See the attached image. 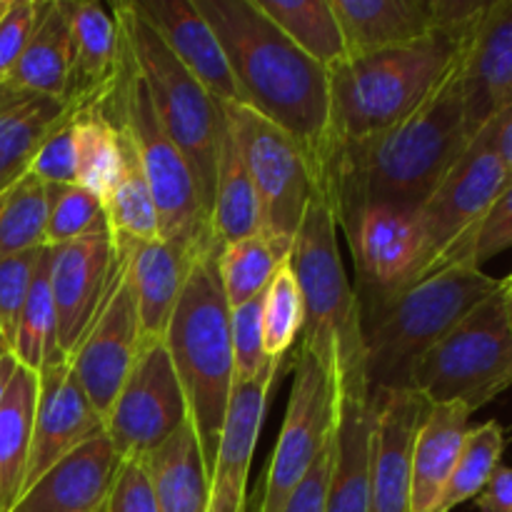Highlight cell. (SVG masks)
I'll return each instance as SVG.
<instances>
[{
  "label": "cell",
  "instance_id": "6da1fadb",
  "mask_svg": "<svg viewBox=\"0 0 512 512\" xmlns=\"http://www.w3.org/2000/svg\"><path fill=\"white\" fill-rule=\"evenodd\" d=\"M463 60V55H460ZM460 60L435 93L400 123L353 143H333L315 175L338 230L365 208L418 213L470 145Z\"/></svg>",
  "mask_w": 512,
  "mask_h": 512
},
{
  "label": "cell",
  "instance_id": "7a4b0ae2",
  "mask_svg": "<svg viewBox=\"0 0 512 512\" xmlns=\"http://www.w3.org/2000/svg\"><path fill=\"white\" fill-rule=\"evenodd\" d=\"M218 35L243 103L283 128L318 175L330 148V78L253 0H193Z\"/></svg>",
  "mask_w": 512,
  "mask_h": 512
},
{
  "label": "cell",
  "instance_id": "3957f363",
  "mask_svg": "<svg viewBox=\"0 0 512 512\" xmlns=\"http://www.w3.org/2000/svg\"><path fill=\"white\" fill-rule=\"evenodd\" d=\"M500 280L463 260L433 270L393 293H358L368 390H413L420 360L483 300Z\"/></svg>",
  "mask_w": 512,
  "mask_h": 512
},
{
  "label": "cell",
  "instance_id": "277c9868",
  "mask_svg": "<svg viewBox=\"0 0 512 512\" xmlns=\"http://www.w3.org/2000/svg\"><path fill=\"white\" fill-rule=\"evenodd\" d=\"M288 263L305 308L300 348L323 365L338 390V403L370 395L358 295L340 258L338 223L320 185L308 200Z\"/></svg>",
  "mask_w": 512,
  "mask_h": 512
},
{
  "label": "cell",
  "instance_id": "5b68a950",
  "mask_svg": "<svg viewBox=\"0 0 512 512\" xmlns=\"http://www.w3.org/2000/svg\"><path fill=\"white\" fill-rule=\"evenodd\" d=\"M218 253L220 243L215 238L195 253L163 335L175 375L183 385L208 478L235 388L230 305L220 285Z\"/></svg>",
  "mask_w": 512,
  "mask_h": 512
},
{
  "label": "cell",
  "instance_id": "8992f818",
  "mask_svg": "<svg viewBox=\"0 0 512 512\" xmlns=\"http://www.w3.org/2000/svg\"><path fill=\"white\" fill-rule=\"evenodd\" d=\"M473 28H440L413 45L335 65L328 73L330 145L370 138L415 113L458 65Z\"/></svg>",
  "mask_w": 512,
  "mask_h": 512
},
{
  "label": "cell",
  "instance_id": "52a82bcc",
  "mask_svg": "<svg viewBox=\"0 0 512 512\" xmlns=\"http://www.w3.org/2000/svg\"><path fill=\"white\" fill-rule=\"evenodd\" d=\"M113 13L118 18L130 60L148 90L155 115L193 173L200 203L210 223L220 133L225 125L223 105L170 53L168 45L133 8V3H115Z\"/></svg>",
  "mask_w": 512,
  "mask_h": 512
},
{
  "label": "cell",
  "instance_id": "ba28073f",
  "mask_svg": "<svg viewBox=\"0 0 512 512\" xmlns=\"http://www.w3.org/2000/svg\"><path fill=\"white\" fill-rule=\"evenodd\" d=\"M100 108L123 133L138 160L140 173H143L155 208H158L160 240L183 245L188 250L203 248L215 235L210 230L203 203H200L193 173H190L183 153L175 148V143L160 125L148 90L130 60L125 43L118 78Z\"/></svg>",
  "mask_w": 512,
  "mask_h": 512
},
{
  "label": "cell",
  "instance_id": "9c48e42d",
  "mask_svg": "<svg viewBox=\"0 0 512 512\" xmlns=\"http://www.w3.org/2000/svg\"><path fill=\"white\" fill-rule=\"evenodd\" d=\"M512 385V323L503 288L470 310L418 363L410 388L428 405L478 413Z\"/></svg>",
  "mask_w": 512,
  "mask_h": 512
},
{
  "label": "cell",
  "instance_id": "30bf717a",
  "mask_svg": "<svg viewBox=\"0 0 512 512\" xmlns=\"http://www.w3.org/2000/svg\"><path fill=\"white\" fill-rule=\"evenodd\" d=\"M220 105L258 193L263 235L290 250L308 200L318 188L310 160L283 128L250 105Z\"/></svg>",
  "mask_w": 512,
  "mask_h": 512
},
{
  "label": "cell",
  "instance_id": "8fae6325",
  "mask_svg": "<svg viewBox=\"0 0 512 512\" xmlns=\"http://www.w3.org/2000/svg\"><path fill=\"white\" fill-rule=\"evenodd\" d=\"M508 180L510 173L505 170L503 160L498 158L485 130H480L418 210L420 235H423L420 278L450 263H463V260L473 263L470 240L475 228L495 198L503 193Z\"/></svg>",
  "mask_w": 512,
  "mask_h": 512
},
{
  "label": "cell",
  "instance_id": "7c38bea8",
  "mask_svg": "<svg viewBox=\"0 0 512 512\" xmlns=\"http://www.w3.org/2000/svg\"><path fill=\"white\" fill-rule=\"evenodd\" d=\"M293 365V388L265 470L258 512L283 510L285 500L333 440L338 423V390L323 365L300 345Z\"/></svg>",
  "mask_w": 512,
  "mask_h": 512
},
{
  "label": "cell",
  "instance_id": "4fadbf2b",
  "mask_svg": "<svg viewBox=\"0 0 512 512\" xmlns=\"http://www.w3.org/2000/svg\"><path fill=\"white\" fill-rule=\"evenodd\" d=\"M188 403L163 340L143 343L123 388L103 418L120 460H143L188 423Z\"/></svg>",
  "mask_w": 512,
  "mask_h": 512
},
{
  "label": "cell",
  "instance_id": "5bb4252c",
  "mask_svg": "<svg viewBox=\"0 0 512 512\" xmlns=\"http://www.w3.org/2000/svg\"><path fill=\"white\" fill-rule=\"evenodd\" d=\"M115 253H118V265H115L113 283L105 295V303L100 305L93 325L68 358L75 380L88 395L90 405L98 410L100 418L108 415L115 395L123 388L125 378L143 348L128 265L118 248Z\"/></svg>",
  "mask_w": 512,
  "mask_h": 512
},
{
  "label": "cell",
  "instance_id": "9a60e30c",
  "mask_svg": "<svg viewBox=\"0 0 512 512\" xmlns=\"http://www.w3.org/2000/svg\"><path fill=\"white\" fill-rule=\"evenodd\" d=\"M118 253L108 225L70 243L48 248V283L58 318V343L65 358L73 355L93 325L113 283Z\"/></svg>",
  "mask_w": 512,
  "mask_h": 512
},
{
  "label": "cell",
  "instance_id": "2e32d148",
  "mask_svg": "<svg viewBox=\"0 0 512 512\" xmlns=\"http://www.w3.org/2000/svg\"><path fill=\"white\" fill-rule=\"evenodd\" d=\"M285 360L273 358L253 383L235 385L220 435L218 455L208 478L205 512H248V480L265 410Z\"/></svg>",
  "mask_w": 512,
  "mask_h": 512
},
{
  "label": "cell",
  "instance_id": "e0dca14e",
  "mask_svg": "<svg viewBox=\"0 0 512 512\" xmlns=\"http://www.w3.org/2000/svg\"><path fill=\"white\" fill-rule=\"evenodd\" d=\"M370 450V512H410V473L428 400L415 390H375Z\"/></svg>",
  "mask_w": 512,
  "mask_h": 512
},
{
  "label": "cell",
  "instance_id": "ac0fdd59",
  "mask_svg": "<svg viewBox=\"0 0 512 512\" xmlns=\"http://www.w3.org/2000/svg\"><path fill=\"white\" fill-rule=\"evenodd\" d=\"M343 233L358 268V293H393L420 278L423 235L418 213L385 205L365 208Z\"/></svg>",
  "mask_w": 512,
  "mask_h": 512
},
{
  "label": "cell",
  "instance_id": "d6986e66",
  "mask_svg": "<svg viewBox=\"0 0 512 512\" xmlns=\"http://www.w3.org/2000/svg\"><path fill=\"white\" fill-rule=\"evenodd\" d=\"M460 83L465 125L475 138L512 105V0H488L465 43Z\"/></svg>",
  "mask_w": 512,
  "mask_h": 512
},
{
  "label": "cell",
  "instance_id": "ffe728a7",
  "mask_svg": "<svg viewBox=\"0 0 512 512\" xmlns=\"http://www.w3.org/2000/svg\"><path fill=\"white\" fill-rule=\"evenodd\" d=\"M103 430V418L90 405L68 360L40 370L23 490L33 485L50 465H55L70 450L100 435Z\"/></svg>",
  "mask_w": 512,
  "mask_h": 512
},
{
  "label": "cell",
  "instance_id": "44dd1931",
  "mask_svg": "<svg viewBox=\"0 0 512 512\" xmlns=\"http://www.w3.org/2000/svg\"><path fill=\"white\" fill-rule=\"evenodd\" d=\"M120 455L105 430L50 465L8 512H95L105 505Z\"/></svg>",
  "mask_w": 512,
  "mask_h": 512
},
{
  "label": "cell",
  "instance_id": "7402d4cb",
  "mask_svg": "<svg viewBox=\"0 0 512 512\" xmlns=\"http://www.w3.org/2000/svg\"><path fill=\"white\" fill-rule=\"evenodd\" d=\"M133 8L218 103H243L223 45L193 0H133Z\"/></svg>",
  "mask_w": 512,
  "mask_h": 512
},
{
  "label": "cell",
  "instance_id": "603a6c76",
  "mask_svg": "<svg viewBox=\"0 0 512 512\" xmlns=\"http://www.w3.org/2000/svg\"><path fill=\"white\" fill-rule=\"evenodd\" d=\"M70 70L63 103L68 110L100 108L108 98L120 60H123V35L113 5L78 0L70 15Z\"/></svg>",
  "mask_w": 512,
  "mask_h": 512
},
{
  "label": "cell",
  "instance_id": "cb8c5ba5",
  "mask_svg": "<svg viewBox=\"0 0 512 512\" xmlns=\"http://www.w3.org/2000/svg\"><path fill=\"white\" fill-rule=\"evenodd\" d=\"M343 28L348 58L403 48L428 38L438 23V0H330Z\"/></svg>",
  "mask_w": 512,
  "mask_h": 512
},
{
  "label": "cell",
  "instance_id": "d4e9b609",
  "mask_svg": "<svg viewBox=\"0 0 512 512\" xmlns=\"http://www.w3.org/2000/svg\"><path fill=\"white\" fill-rule=\"evenodd\" d=\"M115 248L125 255L128 265L143 343L163 340L180 290L188 278L190 263L200 248L188 250L160 238L150 243L115 245Z\"/></svg>",
  "mask_w": 512,
  "mask_h": 512
},
{
  "label": "cell",
  "instance_id": "484cf974",
  "mask_svg": "<svg viewBox=\"0 0 512 512\" xmlns=\"http://www.w3.org/2000/svg\"><path fill=\"white\" fill-rule=\"evenodd\" d=\"M470 418L473 413L460 403L430 405L413 450L410 512L438 510L470 430Z\"/></svg>",
  "mask_w": 512,
  "mask_h": 512
},
{
  "label": "cell",
  "instance_id": "4316f807",
  "mask_svg": "<svg viewBox=\"0 0 512 512\" xmlns=\"http://www.w3.org/2000/svg\"><path fill=\"white\" fill-rule=\"evenodd\" d=\"M370 450H373L370 395L340 400L325 512H370Z\"/></svg>",
  "mask_w": 512,
  "mask_h": 512
},
{
  "label": "cell",
  "instance_id": "83f0119b",
  "mask_svg": "<svg viewBox=\"0 0 512 512\" xmlns=\"http://www.w3.org/2000/svg\"><path fill=\"white\" fill-rule=\"evenodd\" d=\"M70 15H73L70 0H48L23 55L0 85L63 103L68 88L70 45H73Z\"/></svg>",
  "mask_w": 512,
  "mask_h": 512
},
{
  "label": "cell",
  "instance_id": "f1b7e54d",
  "mask_svg": "<svg viewBox=\"0 0 512 512\" xmlns=\"http://www.w3.org/2000/svg\"><path fill=\"white\" fill-rule=\"evenodd\" d=\"M68 115L60 100L0 85V198L28 175L45 135Z\"/></svg>",
  "mask_w": 512,
  "mask_h": 512
},
{
  "label": "cell",
  "instance_id": "f546056e",
  "mask_svg": "<svg viewBox=\"0 0 512 512\" xmlns=\"http://www.w3.org/2000/svg\"><path fill=\"white\" fill-rule=\"evenodd\" d=\"M140 463L153 485L158 512H205L208 470L190 420Z\"/></svg>",
  "mask_w": 512,
  "mask_h": 512
},
{
  "label": "cell",
  "instance_id": "4dcf8cb0",
  "mask_svg": "<svg viewBox=\"0 0 512 512\" xmlns=\"http://www.w3.org/2000/svg\"><path fill=\"white\" fill-rule=\"evenodd\" d=\"M225 118V115H223ZM210 230L220 245L263 233V213L255 185L243 163L238 143L225 120L220 133L218 170H215L213 208H210Z\"/></svg>",
  "mask_w": 512,
  "mask_h": 512
},
{
  "label": "cell",
  "instance_id": "1f68e13d",
  "mask_svg": "<svg viewBox=\"0 0 512 512\" xmlns=\"http://www.w3.org/2000/svg\"><path fill=\"white\" fill-rule=\"evenodd\" d=\"M75 185L100 200H108L125 173L128 148L103 108L73 113Z\"/></svg>",
  "mask_w": 512,
  "mask_h": 512
},
{
  "label": "cell",
  "instance_id": "d6a6232c",
  "mask_svg": "<svg viewBox=\"0 0 512 512\" xmlns=\"http://www.w3.org/2000/svg\"><path fill=\"white\" fill-rule=\"evenodd\" d=\"M308 58L333 70L348 60L343 28L330 0H253Z\"/></svg>",
  "mask_w": 512,
  "mask_h": 512
},
{
  "label": "cell",
  "instance_id": "836d02e7",
  "mask_svg": "<svg viewBox=\"0 0 512 512\" xmlns=\"http://www.w3.org/2000/svg\"><path fill=\"white\" fill-rule=\"evenodd\" d=\"M13 358L20 368L38 375L40 370L50 368L55 363H63L58 343V318H55L53 293L48 283V245H45L40 263L35 268L33 283H30L28 300H25L23 315H20L18 333L13 343Z\"/></svg>",
  "mask_w": 512,
  "mask_h": 512
},
{
  "label": "cell",
  "instance_id": "e575fe53",
  "mask_svg": "<svg viewBox=\"0 0 512 512\" xmlns=\"http://www.w3.org/2000/svg\"><path fill=\"white\" fill-rule=\"evenodd\" d=\"M288 258L290 250L265 238L263 233L220 245L218 275L230 308L260 298Z\"/></svg>",
  "mask_w": 512,
  "mask_h": 512
},
{
  "label": "cell",
  "instance_id": "d590c367",
  "mask_svg": "<svg viewBox=\"0 0 512 512\" xmlns=\"http://www.w3.org/2000/svg\"><path fill=\"white\" fill-rule=\"evenodd\" d=\"M125 148H128L125 173L103 203L105 225H108L113 245L150 243V240L160 238L158 208H155V200L150 195L143 173H140V165L130 150L128 140H125Z\"/></svg>",
  "mask_w": 512,
  "mask_h": 512
},
{
  "label": "cell",
  "instance_id": "8d00e7d4",
  "mask_svg": "<svg viewBox=\"0 0 512 512\" xmlns=\"http://www.w3.org/2000/svg\"><path fill=\"white\" fill-rule=\"evenodd\" d=\"M503 453L505 430L498 420H488V423L470 428L468 435H465L458 463H455L453 475L445 485V493L435 512H450L458 505L478 498L485 485H488V480L493 478L495 470L503 465Z\"/></svg>",
  "mask_w": 512,
  "mask_h": 512
},
{
  "label": "cell",
  "instance_id": "74e56055",
  "mask_svg": "<svg viewBox=\"0 0 512 512\" xmlns=\"http://www.w3.org/2000/svg\"><path fill=\"white\" fill-rule=\"evenodd\" d=\"M48 195L45 185L25 175L0 198V263L45 245Z\"/></svg>",
  "mask_w": 512,
  "mask_h": 512
},
{
  "label": "cell",
  "instance_id": "f35d334b",
  "mask_svg": "<svg viewBox=\"0 0 512 512\" xmlns=\"http://www.w3.org/2000/svg\"><path fill=\"white\" fill-rule=\"evenodd\" d=\"M305 308L290 263H283L263 293V343L268 358L285 360L303 333Z\"/></svg>",
  "mask_w": 512,
  "mask_h": 512
},
{
  "label": "cell",
  "instance_id": "ab89813d",
  "mask_svg": "<svg viewBox=\"0 0 512 512\" xmlns=\"http://www.w3.org/2000/svg\"><path fill=\"white\" fill-rule=\"evenodd\" d=\"M45 195H48V223H45L48 248L105 228L100 200L78 185H45Z\"/></svg>",
  "mask_w": 512,
  "mask_h": 512
},
{
  "label": "cell",
  "instance_id": "60d3db41",
  "mask_svg": "<svg viewBox=\"0 0 512 512\" xmlns=\"http://www.w3.org/2000/svg\"><path fill=\"white\" fill-rule=\"evenodd\" d=\"M230 340H233L235 385L253 383L273 358L263 343V295L230 308Z\"/></svg>",
  "mask_w": 512,
  "mask_h": 512
},
{
  "label": "cell",
  "instance_id": "b9f144b4",
  "mask_svg": "<svg viewBox=\"0 0 512 512\" xmlns=\"http://www.w3.org/2000/svg\"><path fill=\"white\" fill-rule=\"evenodd\" d=\"M43 250L45 245L28 250V253L13 255V258L0 263V335H3V343L8 350H13L20 315H23L30 283H33Z\"/></svg>",
  "mask_w": 512,
  "mask_h": 512
},
{
  "label": "cell",
  "instance_id": "7bdbcfd3",
  "mask_svg": "<svg viewBox=\"0 0 512 512\" xmlns=\"http://www.w3.org/2000/svg\"><path fill=\"white\" fill-rule=\"evenodd\" d=\"M28 175L43 185H75V135L73 110L45 135L30 163Z\"/></svg>",
  "mask_w": 512,
  "mask_h": 512
},
{
  "label": "cell",
  "instance_id": "ee69618b",
  "mask_svg": "<svg viewBox=\"0 0 512 512\" xmlns=\"http://www.w3.org/2000/svg\"><path fill=\"white\" fill-rule=\"evenodd\" d=\"M45 3L48 0H8L5 5V13L0 15V83H5L23 55Z\"/></svg>",
  "mask_w": 512,
  "mask_h": 512
},
{
  "label": "cell",
  "instance_id": "f6af8a7d",
  "mask_svg": "<svg viewBox=\"0 0 512 512\" xmlns=\"http://www.w3.org/2000/svg\"><path fill=\"white\" fill-rule=\"evenodd\" d=\"M512 248V178L503 188V193L495 198L485 218L475 228L470 240V258L475 265L483 268V263L493 260L495 255Z\"/></svg>",
  "mask_w": 512,
  "mask_h": 512
},
{
  "label": "cell",
  "instance_id": "bcb514c9",
  "mask_svg": "<svg viewBox=\"0 0 512 512\" xmlns=\"http://www.w3.org/2000/svg\"><path fill=\"white\" fill-rule=\"evenodd\" d=\"M105 512H158L153 485L140 460H120Z\"/></svg>",
  "mask_w": 512,
  "mask_h": 512
},
{
  "label": "cell",
  "instance_id": "7dc6e473",
  "mask_svg": "<svg viewBox=\"0 0 512 512\" xmlns=\"http://www.w3.org/2000/svg\"><path fill=\"white\" fill-rule=\"evenodd\" d=\"M335 438V433H333ZM330 463H333V440L325 445L320 458L315 460L313 468L305 473L298 488L290 493L280 512H325L328 503V480H330Z\"/></svg>",
  "mask_w": 512,
  "mask_h": 512
},
{
  "label": "cell",
  "instance_id": "c3c4849f",
  "mask_svg": "<svg viewBox=\"0 0 512 512\" xmlns=\"http://www.w3.org/2000/svg\"><path fill=\"white\" fill-rule=\"evenodd\" d=\"M475 508L480 512H512V468L500 465L475 498Z\"/></svg>",
  "mask_w": 512,
  "mask_h": 512
},
{
  "label": "cell",
  "instance_id": "681fc988",
  "mask_svg": "<svg viewBox=\"0 0 512 512\" xmlns=\"http://www.w3.org/2000/svg\"><path fill=\"white\" fill-rule=\"evenodd\" d=\"M483 130H485V135L490 138L495 153H498V158L503 160L505 170H508L510 178H512V105L510 108H505L503 113L495 115V118L490 120Z\"/></svg>",
  "mask_w": 512,
  "mask_h": 512
},
{
  "label": "cell",
  "instance_id": "f907efd6",
  "mask_svg": "<svg viewBox=\"0 0 512 512\" xmlns=\"http://www.w3.org/2000/svg\"><path fill=\"white\" fill-rule=\"evenodd\" d=\"M15 370H18V360L13 358V353H5L0 358V403H3L5 393H8V385L13 380Z\"/></svg>",
  "mask_w": 512,
  "mask_h": 512
},
{
  "label": "cell",
  "instance_id": "816d5d0a",
  "mask_svg": "<svg viewBox=\"0 0 512 512\" xmlns=\"http://www.w3.org/2000/svg\"><path fill=\"white\" fill-rule=\"evenodd\" d=\"M500 288H503V293L508 295V298H512V273L508 275V278L500 280Z\"/></svg>",
  "mask_w": 512,
  "mask_h": 512
},
{
  "label": "cell",
  "instance_id": "f5cc1de1",
  "mask_svg": "<svg viewBox=\"0 0 512 512\" xmlns=\"http://www.w3.org/2000/svg\"><path fill=\"white\" fill-rule=\"evenodd\" d=\"M5 353H10V350L8 348H5V343H3V335H0V358H3V355Z\"/></svg>",
  "mask_w": 512,
  "mask_h": 512
},
{
  "label": "cell",
  "instance_id": "db71d44e",
  "mask_svg": "<svg viewBox=\"0 0 512 512\" xmlns=\"http://www.w3.org/2000/svg\"><path fill=\"white\" fill-rule=\"evenodd\" d=\"M508 298V295H505ZM508 313H510V323H512V298H508Z\"/></svg>",
  "mask_w": 512,
  "mask_h": 512
},
{
  "label": "cell",
  "instance_id": "11a10c76",
  "mask_svg": "<svg viewBox=\"0 0 512 512\" xmlns=\"http://www.w3.org/2000/svg\"><path fill=\"white\" fill-rule=\"evenodd\" d=\"M5 5H8V0H0V15L5 13Z\"/></svg>",
  "mask_w": 512,
  "mask_h": 512
},
{
  "label": "cell",
  "instance_id": "9f6ffc18",
  "mask_svg": "<svg viewBox=\"0 0 512 512\" xmlns=\"http://www.w3.org/2000/svg\"><path fill=\"white\" fill-rule=\"evenodd\" d=\"M95 512H105V505H103V508H100V510H95Z\"/></svg>",
  "mask_w": 512,
  "mask_h": 512
}]
</instances>
